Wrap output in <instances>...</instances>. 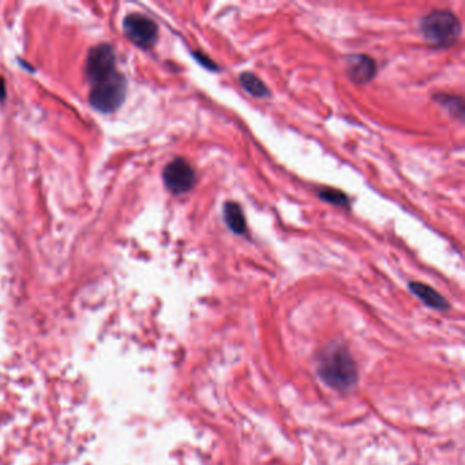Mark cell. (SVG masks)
Listing matches in <instances>:
<instances>
[{
    "mask_svg": "<svg viewBox=\"0 0 465 465\" xmlns=\"http://www.w3.org/2000/svg\"><path fill=\"white\" fill-rule=\"evenodd\" d=\"M239 82L241 85V88L248 94H251L253 97L257 98H266L271 97V91L269 88L265 85V82L257 77L254 73L250 71H244L239 75Z\"/></svg>",
    "mask_w": 465,
    "mask_h": 465,
    "instance_id": "cell-10",
    "label": "cell"
},
{
    "mask_svg": "<svg viewBox=\"0 0 465 465\" xmlns=\"http://www.w3.org/2000/svg\"><path fill=\"white\" fill-rule=\"evenodd\" d=\"M192 55H194V57H195L203 67H206V69H209V70H212V71H215V70L217 71V70H219L217 64H216L213 60H210L206 55L199 53V52H194Z\"/></svg>",
    "mask_w": 465,
    "mask_h": 465,
    "instance_id": "cell-13",
    "label": "cell"
},
{
    "mask_svg": "<svg viewBox=\"0 0 465 465\" xmlns=\"http://www.w3.org/2000/svg\"><path fill=\"white\" fill-rule=\"evenodd\" d=\"M223 215H224V221L227 227L236 235H243L247 230L246 224V217L243 213L241 206L237 202L228 201L224 203L223 208Z\"/></svg>",
    "mask_w": 465,
    "mask_h": 465,
    "instance_id": "cell-9",
    "label": "cell"
},
{
    "mask_svg": "<svg viewBox=\"0 0 465 465\" xmlns=\"http://www.w3.org/2000/svg\"><path fill=\"white\" fill-rule=\"evenodd\" d=\"M6 98V84L4 80L0 77V101Z\"/></svg>",
    "mask_w": 465,
    "mask_h": 465,
    "instance_id": "cell-14",
    "label": "cell"
},
{
    "mask_svg": "<svg viewBox=\"0 0 465 465\" xmlns=\"http://www.w3.org/2000/svg\"><path fill=\"white\" fill-rule=\"evenodd\" d=\"M123 30L131 43L143 49L153 47L158 37V28L156 22L137 12L125 18Z\"/></svg>",
    "mask_w": 465,
    "mask_h": 465,
    "instance_id": "cell-5",
    "label": "cell"
},
{
    "mask_svg": "<svg viewBox=\"0 0 465 465\" xmlns=\"http://www.w3.org/2000/svg\"><path fill=\"white\" fill-rule=\"evenodd\" d=\"M127 84L120 73L98 82L92 86L89 102L95 111L109 113L116 111L125 101Z\"/></svg>",
    "mask_w": 465,
    "mask_h": 465,
    "instance_id": "cell-3",
    "label": "cell"
},
{
    "mask_svg": "<svg viewBox=\"0 0 465 465\" xmlns=\"http://www.w3.org/2000/svg\"><path fill=\"white\" fill-rule=\"evenodd\" d=\"M435 100L442 107H445L452 113V116L459 118L460 120H463V118H464V102H463L462 97L441 94V95H437Z\"/></svg>",
    "mask_w": 465,
    "mask_h": 465,
    "instance_id": "cell-11",
    "label": "cell"
},
{
    "mask_svg": "<svg viewBox=\"0 0 465 465\" xmlns=\"http://www.w3.org/2000/svg\"><path fill=\"white\" fill-rule=\"evenodd\" d=\"M419 30L432 47H450L462 36L463 26L456 14L448 10H434L420 19Z\"/></svg>",
    "mask_w": 465,
    "mask_h": 465,
    "instance_id": "cell-2",
    "label": "cell"
},
{
    "mask_svg": "<svg viewBox=\"0 0 465 465\" xmlns=\"http://www.w3.org/2000/svg\"><path fill=\"white\" fill-rule=\"evenodd\" d=\"M410 291L419 298L426 306L438 310V311H446L450 309L449 302L439 293L437 292L434 288L423 284V282H418V281H412L410 282Z\"/></svg>",
    "mask_w": 465,
    "mask_h": 465,
    "instance_id": "cell-8",
    "label": "cell"
},
{
    "mask_svg": "<svg viewBox=\"0 0 465 465\" xmlns=\"http://www.w3.org/2000/svg\"><path fill=\"white\" fill-rule=\"evenodd\" d=\"M165 187L175 195L186 194L197 183V175L194 168L185 158L172 160L163 172Z\"/></svg>",
    "mask_w": 465,
    "mask_h": 465,
    "instance_id": "cell-6",
    "label": "cell"
},
{
    "mask_svg": "<svg viewBox=\"0 0 465 465\" xmlns=\"http://www.w3.org/2000/svg\"><path fill=\"white\" fill-rule=\"evenodd\" d=\"M347 74L358 85L370 82L376 74V63L372 56L365 53L351 55L347 57Z\"/></svg>",
    "mask_w": 465,
    "mask_h": 465,
    "instance_id": "cell-7",
    "label": "cell"
},
{
    "mask_svg": "<svg viewBox=\"0 0 465 465\" xmlns=\"http://www.w3.org/2000/svg\"><path fill=\"white\" fill-rule=\"evenodd\" d=\"M318 195H320V198L322 201H325L327 203H331V205H336V206H341V208H348L349 206L348 197L343 191H340V190H336V188H322Z\"/></svg>",
    "mask_w": 465,
    "mask_h": 465,
    "instance_id": "cell-12",
    "label": "cell"
},
{
    "mask_svg": "<svg viewBox=\"0 0 465 465\" xmlns=\"http://www.w3.org/2000/svg\"><path fill=\"white\" fill-rule=\"evenodd\" d=\"M318 374L330 388L345 392L358 382V370L352 356L341 345H330L320 358Z\"/></svg>",
    "mask_w": 465,
    "mask_h": 465,
    "instance_id": "cell-1",
    "label": "cell"
},
{
    "mask_svg": "<svg viewBox=\"0 0 465 465\" xmlns=\"http://www.w3.org/2000/svg\"><path fill=\"white\" fill-rule=\"evenodd\" d=\"M116 73V56L113 48L108 44H100L89 51L86 75L92 86L115 75Z\"/></svg>",
    "mask_w": 465,
    "mask_h": 465,
    "instance_id": "cell-4",
    "label": "cell"
}]
</instances>
